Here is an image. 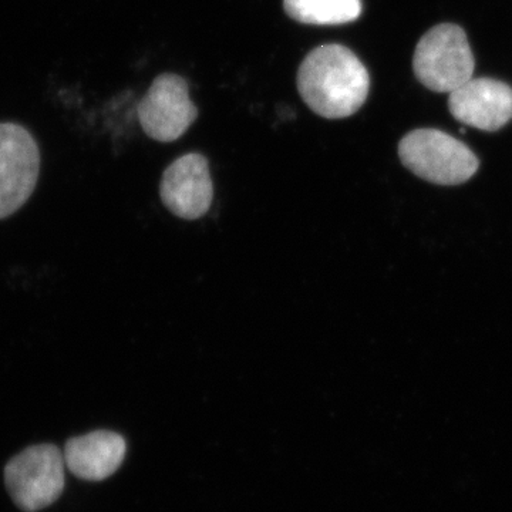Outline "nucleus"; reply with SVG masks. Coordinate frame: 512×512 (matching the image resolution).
I'll list each match as a JSON object with an SVG mask.
<instances>
[{
	"label": "nucleus",
	"instance_id": "obj_1",
	"mask_svg": "<svg viewBox=\"0 0 512 512\" xmlns=\"http://www.w3.org/2000/svg\"><path fill=\"white\" fill-rule=\"evenodd\" d=\"M306 106L325 119L352 116L365 104L370 77L359 57L342 45H323L303 60L296 77Z\"/></svg>",
	"mask_w": 512,
	"mask_h": 512
},
{
	"label": "nucleus",
	"instance_id": "obj_2",
	"mask_svg": "<svg viewBox=\"0 0 512 512\" xmlns=\"http://www.w3.org/2000/svg\"><path fill=\"white\" fill-rule=\"evenodd\" d=\"M399 156L417 177L439 185L466 183L480 165L466 144L434 128L414 130L403 137Z\"/></svg>",
	"mask_w": 512,
	"mask_h": 512
},
{
	"label": "nucleus",
	"instance_id": "obj_3",
	"mask_svg": "<svg viewBox=\"0 0 512 512\" xmlns=\"http://www.w3.org/2000/svg\"><path fill=\"white\" fill-rule=\"evenodd\" d=\"M474 55L466 32L460 26L443 23L430 29L414 52L417 79L436 93H451L473 79Z\"/></svg>",
	"mask_w": 512,
	"mask_h": 512
},
{
	"label": "nucleus",
	"instance_id": "obj_4",
	"mask_svg": "<svg viewBox=\"0 0 512 512\" xmlns=\"http://www.w3.org/2000/svg\"><path fill=\"white\" fill-rule=\"evenodd\" d=\"M64 456L55 444L23 450L5 468L8 493L20 510L36 512L57 501L64 490Z\"/></svg>",
	"mask_w": 512,
	"mask_h": 512
},
{
	"label": "nucleus",
	"instance_id": "obj_5",
	"mask_svg": "<svg viewBox=\"0 0 512 512\" xmlns=\"http://www.w3.org/2000/svg\"><path fill=\"white\" fill-rule=\"evenodd\" d=\"M40 171L35 137L20 124L0 123V220L28 202Z\"/></svg>",
	"mask_w": 512,
	"mask_h": 512
},
{
	"label": "nucleus",
	"instance_id": "obj_6",
	"mask_svg": "<svg viewBox=\"0 0 512 512\" xmlns=\"http://www.w3.org/2000/svg\"><path fill=\"white\" fill-rule=\"evenodd\" d=\"M144 133L160 143H171L187 133L197 120L198 110L190 99V87L183 77L165 73L151 84L137 107Z\"/></svg>",
	"mask_w": 512,
	"mask_h": 512
},
{
	"label": "nucleus",
	"instance_id": "obj_7",
	"mask_svg": "<svg viewBox=\"0 0 512 512\" xmlns=\"http://www.w3.org/2000/svg\"><path fill=\"white\" fill-rule=\"evenodd\" d=\"M160 195L168 211L177 217L183 220L204 217L214 200V184L207 158L190 153L175 160L165 170Z\"/></svg>",
	"mask_w": 512,
	"mask_h": 512
},
{
	"label": "nucleus",
	"instance_id": "obj_8",
	"mask_svg": "<svg viewBox=\"0 0 512 512\" xmlns=\"http://www.w3.org/2000/svg\"><path fill=\"white\" fill-rule=\"evenodd\" d=\"M448 109L466 126L497 131L512 120V89L487 77L471 79L450 93Z\"/></svg>",
	"mask_w": 512,
	"mask_h": 512
},
{
	"label": "nucleus",
	"instance_id": "obj_9",
	"mask_svg": "<svg viewBox=\"0 0 512 512\" xmlns=\"http://www.w3.org/2000/svg\"><path fill=\"white\" fill-rule=\"evenodd\" d=\"M126 440L114 431L99 430L73 437L64 446L66 468L87 481L113 476L126 457Z\"/></svg>",
	"mask_w": 512,
	"mask_h": 512
},
{
	"label": "nucleus",
	"instance_id": "obj_10",
	"mask_svg": "<svg viewBox=\"0 0 512 512\" xmlns=\"http://www.w3.org/2000/svg\"><path fill=\"white\" fill-rule=\"evenodd\" d=\"M286 15L305 25L333 26L355 22L360 0H284Z\"/></svg>",
	"mask_w": 512,
	"mask_h": 512
}]
</instances>
